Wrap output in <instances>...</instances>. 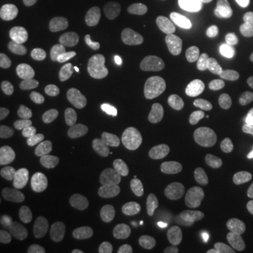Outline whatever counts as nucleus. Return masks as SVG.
<instances>
[{
	"instance_id": "39448f33",
	"label": "nucleus",
	"mask_w": 253,
	"mask_h": 253,
	"mask_svg": "<svg viewBox=\"0 0 253 253\" xmlns=\"http://www.w3.org/2000/svg\"><path fill=\"white\" fill-rule=\"evenodd\" d=\"M201 37V20L196 13L181 16L172 27L170 44L176 52L193 51Z\"/></svg>"
},
{
	"instance_id": "9b49d317",
	"label": "nucleus",
	"mask_w": 253,
	"mask_h": 253,
	"mask_svg": "<svg viewBox=\"0 0 253 253\" xmlns=\"http://www.w3.org/2000/svg\"><path fill=\"white\" fill-rule=\"evenodd\" d=\"M17 99L30 109L34 110H49L54 106V99L49 91L44 87L31 84L28 82H21L16 89Z\"/></svg>"
},
{
	"instance_id": "6e6552de",
	"label": "nucleus",
	"mask_w": 253,
	"mask_h": 253,
	"mask_svg": "<svg viewBox=\"0 0 253 253\" xmlns=\"http://www.w3.org/2000/svg\"><path fill=\"white\" fill-rule=\"evenodd\" d=\"M33 146L37 154L45 159L65 158L71 145L59 129L54 126H41L33 135Z\"/></svg>"
},
{
	"instance_id": "5701e85b",
	"label": "nucleus",
	"mask_w": 253,
	"mask_h": 253,
	"mask_svg": "<svg viewBox=\"0 0 253 253\" xmlns=\"http://www.w3.org/2000/svg\"><path fill=\"white\" fill-rule=\"evenodd\" d=\"M59 194L63 201L73 208H83L89 204V194L73 183H65L59 190Z\"/></svg>"
},
{
	"instance_id": "dca6fc26",
	"label": "nucleus",
	"mask_w": 253,
	"mask_h": 253,
	"mask_svg": "<svg viewBox=\"0 0 253 253\" xmlns=\"http://www.w3.org/2000/svg\"><path fill=\"white\" fill-rule=\"evenodd\" d=\"M93 113L91 103L81 96H71L62 103V114L72 121H86Z\"/></svg>"
},
{
	"instance_id": "4be33fe9",
	"label": "nucleus",
	"mask_w": 253,
	"mask_h": 253,
	"mask_svg": "<svg viewBox=\"0 0 253 253\" xmlns=\"http://www.w3.org/2000/svg\"><path fill=\"white\" fill-rule=\"evenodd\" d=\"M23 131V121L20 120L17 114L9 107L1 106L0 107V132L1 135L13 136L20 135Z\"/></svg>"
},
{
	"instance_id": "c85d7f7f",
	"label": "nucleus",
	"mask_w": 253,
	"mask_h": 253,
	"mask_svg": "<svg viewBox=\"0 0 253 253\" xmlns=\"http://www.w3.org/2000/svg\"><path fill=\"white\" fill-rule=\"evenodd\" d=\"M229 123H231V126H234L236 131H242V129H244V117H242L238 111H235V110L229 111Z\"/></svg>"
},
{
	"instance_id": "423d86ee",
	"label": "nucleus",
	"mask_w": 253,
	"mask_h": 253,
	"mask_svg": "<svg viewBox=\"0 0 253 253\" xmlns=\"http://www.w3.org/2000/svg\"><path fill=\"white\" fill-rule=\"evenodd\" d=\"M210 30L219 40H226L238 31L242 23V11L235 4H217L208 11Z\"/></svg>"
},
{
	"instance_id": "ddd939ff",
	"label": "nucleus",
	"mask_w": 253,
	"mask_h": 253,
	"mask_svg": "<svg viewBox=\"0 0 253 253\" xmlns=\"http://www.w3.org/2000/svg\"><path fill=\"white\" fill-rule=\"evenodd\" d=\"M131 96L129 91H126L123 87L111 89L107 93H104L101 103H100V113L101 118L106 123H114L116 114L126 106L131 104Z\"/></svg>"
},
{
	"instance_id": "a211bd4d",
	"label": "nucleus",
	"mask_w": 253,
	"mask_h": 253,
	"mask_svg": "<svg viewBox=\"0 0 253 253\" xmlns=\"http://www.w3.org/2000/svg\"><path fill=\"white\" fill-rule=\"evenodd\" d=\"M201 217L207 224L212 225L218 231H224L226 234L234 232V228H235L234 218L219 208L206 207L201 211Z\"/></svg>"
},
{
	"instance_id": "9d476101",
	"label": "nucleus",
	"mask_w": 253,
	"mask_h": 253,
	"mask_svg": "<svg viewBox=\"0 0 253 253\" xmlns=\"http://www.w3.org/2000/svg\"><path fill=\"white\" fill-rule=\"evenodd\" d=\"M148 136V135H146ZM146 136L142 126H132L121 136L118 142V158L124 163L135 161L144 152L146 146Z\"/></svg>"
},
{
	"instance_id": "cd10ccee",
	"label": "nucleus",
	"mask_w": 253,
	"mask_h": 253,
	"mask_svg": "<svg viewBox=\"0 0 253 253\" xmlns=\"http://www.w3.org/2000/svg\"><path fill=\"white\" fill-rule=\"evenodd\" d=\"M242 76H244L245 83H246L251 89H253V56L248 58L246 62L244 63Z\"/></svg>"
},
{
	"instance_id": "2eb2a0df",
	"label": "nucleus",
	"mask_w": 253,
	"mask_h": 253,
	"mask_svg": "<svg viewBox=\"0 0 253 253\" xmlns=\"http://www.w3.org/2000/svg\"><path fill=\"white\" fill-rule=\"evenodd\" d=\"M78 170V165L72 159L56 158V159H46L40 168V176L45 180H59L73 176Z\"/></svg>"
},
{
	"instance_id": "f3484780",
	"label": "nucleus",
	"mask_w": 253,
	"mask_h": 253,
	"mask_svg": "<svg viewBox=\"0 0 253 253\" xmlns=\"http://www.w3.org/2000/svg\"><path fill=\"white\" fill-rule=\"evenodd\" d=\"M36 231L42 238H59L65 232V225L61 218L48 210H42L37 217Z\"/></svg>"
},
{
	"instance_id": "20e7f679",
	"label": "nucleus",
	"mask_w": 253,
	"mask_h": 253,
	"mask_svg": "<svg viewBox=\"0 0 253 253\" xmlns=\"http://www.w3.org/2000/svg\"><path fill=\"white\" fill-rule=\"evenodd\" d=\"M36 27L34 13L23 7L6 10L0 18V34L7 41H23L34 33Z\"/></svg>"
},
{
	"instance_id": "412c9836",
	"label": "nucleus",
	"mask_w": 253,
	"mask_h": 253,
	"mask_svg": "<svg viewBox=\"0 0 253 253\" xmlns=\"http://www.w3.org/2000/svg\"><path fill=\"white\" fill-rule=\"evenodd\" d=\"M151 111H152V104H149V103H136V104L131 103L118 111L114 118V123L118 126H128V124L146 116Z\"/></svg>"
},
{
	"instance_id": "0eeeda50",
	"label": "nucleus",
	"mask_w": 253,
	"mask_h": 253,
	"mask_svg": "<svg viewBox=\"0 0 253 253\" xmlns=\"http://www.w3.org/2000/svg\"><path fill=\"white\" fill-rule=\"evenodd\" d=\"M158 83V72L148 63H135L126 68L118 75V86L129 93L145 94L155 89Z\"/></svg>"
},
{
	"instance_id": "393cba45",
	"label": "nucleus",
	"mask_w": 253,
	"mask_h": 253,
	"mask_svg": "<svg viewBox=\"0 0 253 253\" xmlns=\"http://www.w3.org/2000/svg\"><path fill=\"white\" fill-rule=\"evenodd\" d=\"M28 253H56L63 251V242L58 238L37 239L28 245Z\"/></svg>"
},
{
	"instance_id": "aec40b11",
	"label": "nucleus",
	"mask_w": 253,
	"mask_h": 253,
	"mask_svg": "<svg viewBox=\"0 0 253 253\" xmlns=\"http://www.w3.org/2000/svg\"><path fill=\"white\" fill-rule=\"evenodd\" d=\"M1 176L10 189L23 190L27 186V173L21 165L16 162H7L1 168Z\"/></svg>"
},
{
	"instance_id": "473e14b6",
	"label": "nucleus",
	"mask_w": 253,
	"mask_h": 253,
	"mask_svg": "<svg viewBox=\"0 0 253 253\" xmlns=\"http://www.w3.org/2000/svg\"><path fill=\"white\" fill-rule=\"evenodd\" d=\"M56 253H65V252H63V251H61V252H56Z\"/></svg>"
},
{
	"instance_id": "f03ea898",
	"label": "nucleus",
	"mask_w": 253,
	"mask_h": 253,
	"mask_svg": "<svg viewBox=\"0 0 253 253\" xmlns=\"http://www.w3.org/2000/svg\"><path fill=\"white\" fill-rule=\"evenodd\" d=\"M134 197L154 217L163 218L172 212V194L152 176H142L135 181Z\"/></svg>"
},
{
	"instance_id": "f8f14e48",
	"label": "nucleus",
	"mask_w": 253,
	"mask_h": 253,
	"mask_svg": "<svg viewBox=\"0 0 253 253\" xmlns=\"http://www.w3.org/2000/svg\"><path fill=\"white\" fill-rule=\"evenodd\" d=\"M154 226L148 218L135 215L129 221V239L136 252L142 253L151 249L154 242Z\"/></svg>"
},
{
	"instance_id": "bb28decb",
	"label": "nucleus",
	"mask_w": 253,
	"mask_h": 253,
	"mask_svg": "<svg viewBox=\"0 0 253 253\" xmlns=\"http://www.w3.org/2000/svg\"><path fill=\"white\" fill-rule=\"evenodd\" d=\"M73 1L75 0H46V6L54 13H62L72 6Z\"/></svg>"
},
{
	"instance_id": "6ab92c4d",
	"label": "nucleus",
	"mask_w": 253,
	"mask_h": 253,
	"mask_svg": "<svg viewBox=\"0 0 253 253\" xmlns=\"http://www.w3.org/2000/svg\"><path fill=\"white\" fill-rule=\"evenodd\" d=\"M89 183L94 190L100 193H113L118 189L120 180L118 176L109 169H97L91 172Z\"/></svg>"
},
{
	"instance_id": "c756f323",
	"label": "nucleus",
	"mask_w": 253,
	"mask_h": 253,
	"mask_svg": "<svg viewBox=\"0 0 253 253\" xmlns=\"http://www.w3.org/2000/svg\"><path fill=\"white\" fill-rule=\"evenodd\" d=\"M142 253H173L172 251L166 249V248H152V249H148Z\"/></svg>"
},
{
	"instance_id": "a878e982",
	"label": "nucleus",
	"mask_w": 253,
	"mask_h": 253,
	"mask_svg": "<svg viewBox=\"0 0 253 253\" xmlns=\"http://www.w3.org/2000/svg\"><path fill=\"white\" fill-rule=\"evenodd\" d=\"M18 228L17 218L11 215H1L0 217V239L4 241L9 236L13 235V232Z\"/></svg>"
},
{
	"instance_id": "f257e3e1",
	"label": "nucleus",
	"mask_w": 253,
	"mask_h": 253,
	"mask_svg": "<svg viewBox=\"0 0 253 253\" xmlns=\"http://www.w3.org/2000/svg\"><path fill=\"white\" fill-rule=\"evenodd\" d=\"M210 114L204 109H191L181 114L174 129V141L181 154L200 159L217 149V139L210 132Z\"/></svg>"
},
{
	"instance_id": "4468645a",
	"label": "nucleus",
	"mask_w": 253,
	"mask_h": 253,
	"mask_svg": "<svg viewBox=\"0 0 253 253\" xmlns=\"http://www.w3.org/2000/svg\"><path fill=\"white\" fill-rule=\"evenodd\" d=\"M117 231V222L113 218H100L91 222L84 231V241L89 246L97 248L110 241Z\"/></svg>"
},
{
	"instance_id": "2f4dec72",
	"label": "nucleus",
	"mask_w": 253,
	"mask_h": 253,
	"mask_svg": "<svg viewBox=\"0 0 253 253\" xmlns=\"http://www.w3.org/2000/svg\"><path fill=\"white\" fill-rule=\"evenodd\" d=\"M1 253H16V252H11V251H1Z\"/></svg>"
},
{
	"instance_id": "7ed1b4c3",
	"label": "nucleus",
	"mask_w": 253,
	"mask_h": 253,
	"mask_svg": "<svg viewBox=\"0 0 253 253\" xmlns=\"http://www.w3.org/2000/svg\"><path fill=\"white\" fill-rule=\"evenodd\" d=\"M18 72L23 81L40 87H46L55 81L56 68L54 61L45 54L31 52L24 55L18 62Z\"/></svg>"
},
{
	"instance_id": "7c9ffc66",
	"label": "nucleus",
	"mask_w": 253,
	"mask_h": 253,
	"mask_svg": "<svg viewBox=\"0 0 253 253\" xmlns=\"http://www.w3.org/2000/svg\"><path fill=\"white\" fill-rule=\"evenodd\" d=\"M148 138L151 139V142L158 144V138H156V135H155V134H152V132H151V134H148Z\"/></svg>"
},
{
	"instance_id": "1a4fd4ad",
	"label": "nucleus",
	"mask_w": 253,
	"mask_h": 253,
	"mask_svg": "<svg viewBox=\"0 0 253 253\" xmlns=\"http://www.w3.org/2000/svg\"><path fill=\"white\" fill-rule=\"evenodd\" d=\"M135 40L128 34H110L104 37L99 44L100 62L117 63L131 59L136 54Z\"/></svg>"
},
{
	"instance_id": "b1692460",
	"label": "nucleus",
	"mask_w": 253,
	"mask_h": 253,
	"mask_svg": "<svg viewBox=\"0 0 253 253\" xmlns=\"http://www.w3.org/2000/svg\"><path fill=\"white\" fill-rule=\"evenodd\" d=\"M169 82L172 84V87L177 91L180 96L184 99L194 100L200 96V87L194 83H186L181 79L180 71L179 69H173L170 75H169Z\"/></svg>"
}]
</instances>
